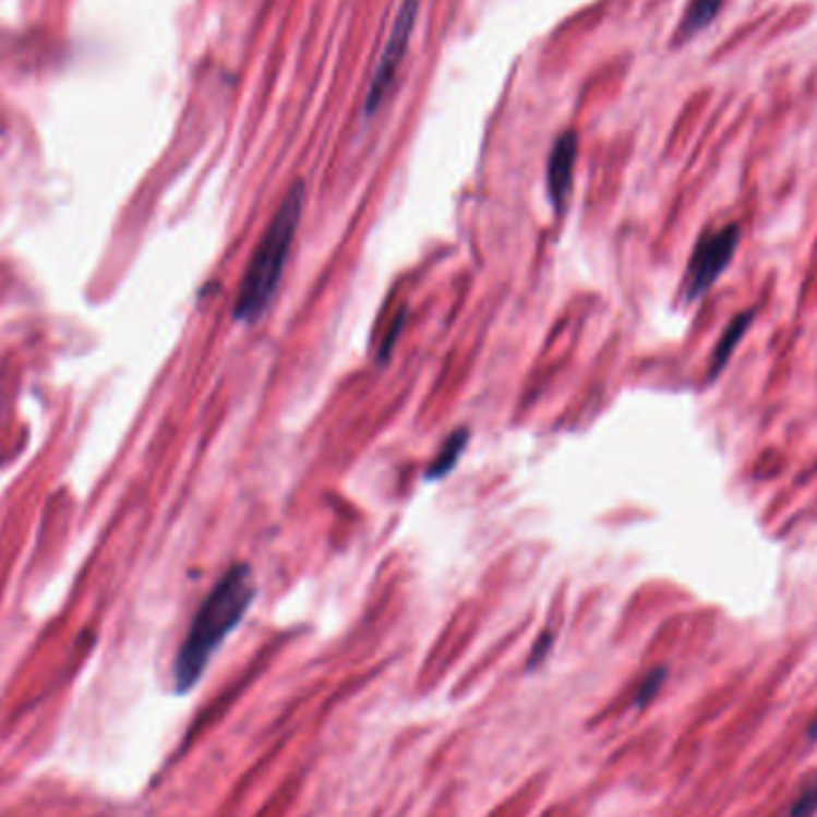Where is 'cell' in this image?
Returning a JSON list of instances; mask_svg holds the SVG:
<instances>
[{"label":"cell","mask_w":817,"mask_h":817,"mask_svg":"<svg viewBox=\"0 0 817 817\" xmlns=\"http://www.w3.org/2000/svg\"><path fill=\"white\" fill-rule=\"evenodd\" d=\"M254 598L256 584L249 564H235L213 586L208 598L201 602L190 632L178 650V658H175L172 676L178 694H190L199 684L208 662L225 644V638L240 626Z\"/></svg>","instance_id":"cell-1"},{"label":"cell","mask_w":817,"mask_h":817,"mask_svg":"<svg viewBox=\"0 0 817 817\" xmlns=\"http://www.w3.org/2000/svg\"><path fill=\"white\" fill-rule=\"evenodd\" d=\"M304 182H295L283 199L278 213L273 216L268 230L263 232L254 256H251V263L247 266L240 297H237L235 304V319L240 323L259 321L271 307L275 292H278L289 249L295 244L301 211H304Z\"/></svg>","instance_id":"cell-2"},{"label":"cell","mask_w":817,"mask_h":817,"mask_svg":"<svg viewBox=\"0 0 817 817\" xmlns=\"http://www.w3.org/2000/svg\"><path fill=\"white\" fill-rule=\"evenodd\" d=\"M664 678H668V668H656L652 672H648L644 676V682L638 684V690H636V698H634V706L638 710L648 708L652 700H656V696L660 694V688L664 686Z\"/></svg>","instance_id":"cell-9"},{"label":"cell","mask_w":817,"mask_h":817,"mask_svg":"<svg viewBox=\"0 0 817 817\" xmlns=\"http://www.w3.org/2000/svg\"><path fill=\"white\" fill-rule=\"evenodd\" d=\"M753 321H756V311H744V313H738V316L726 325V331H724L722 339H720L718 347H714V351H712L708 381H714L724 371L729 359H732V351L736 349V345L741 343V339H744V335L748 333Z\"/></svg>","instance_id":"cell-6"},{"label":"cell","mask_w":817,"mask_h":817,"mask_svg":"<svg viewBox=\"0 0 817 817\" xmlns=\"http://www.w3.org/2000/svg\"><path fill=\"white\" fill-rule=\"evenodd\" d=\"M817 813V772H813L806 784H803L801 794L796 796L794 806H791L786 817H815Z\"/></svg>","instance_id":"cell-10"},{"label":"cell","mask_w":817,"mask_h":817,"mask_svg":"<svg viewBox=\"0 0 817 817\" xmlns=\"http://www.w3.org/2000/svg\"><path fill=\"white\" fill-rule=\"evenodd\" d=\"M576 156H578V140L574 132H564L557 136L555 146H552V154L548 160V194L552 206H555L557 213L564 211L572 194V184H574V166H576Z\"/></svg>","instance_id":"cell-5"},{"label":"cell","mask_w":817,"mask_h":817,"mask_svg":"<svg viewBox=\"0 0 817 817\" xmlns=\"http://www.w3.org/2000/svg\"><path fill=\"white\" fill-rule=\"evenodd\" d=\"M741 244V228L736 223L724 225L722 230H714L700 237L698 247L694 249V256L686 268V287L684 299L696 301L708 289L720 280L724 268L732 263L736 249Z\"/></svg>","instance_id":"cell-3"},{"label":"cell","mask_w":817,"mask_h":817,"mask_svg":"<svg viewBox=\"0 0 817 817\" xmlns=\"http://www.w3.org/2000/svg\"><path fill=\"white\" fill-rule=\"evenodd\" d=\"M722 5H724V0H690L684 12V20L676 29V41L694 39L698 32L710 27L714 17L720 15Z\"/></svg>","instance_id":"cell-7"},{"label":"cell","mask_w":817,"mask_h":817,"mask_svg":"<svg viewBox=\"0 0 817 817\" xmlns=\"http://www.w3.org/2000/svg\"><path fill=\"white\" fill-rule=\"evenodd\" d=\"M806 738L810 741V744H813V741H817V714L813 718V722L808 724V734H806Z\"/></svg>","instance_id":"cell-12"},{"label":"cell","mask_w":817,"mask_h":817,"mask_svg":"<svg viewBox=\"0 0 817 817\" xmlns=\"http://www.w3.org/2000/svg\"><path fill=\"white\" fill-rule=\"evenodd\" d=\"M419 8H421L419 0H405V3H401V8H399V12H397V17L393 22V29H389V39L383 48V56L379 60V65H375V70H373L371 86H369V94H367V106H363V108H367V116H373V112L385 104L387 94L393 92L399 68H401V62H405V56L409 50L413 29H417Z\"/></svg>","instance_id":"cell-4"},{"label":"cell","mask_w":817,"mask_h":817,"mask_svg":"<svg viewBox=\"0 0 817 817\" xmlns=\"http://www.w3.org/2000/svg\"><path fill=\"white\" fill-rule=\"evenodd\" d=\"M550 646H552V634H545V636H540V638H538V644H536V648H533V652H531V660H529V670H536L538 664L545 660Z\"/></svg>","instance_id":"cell-11"},{"label":"cell","mask_w":817,"mask_h":817,"mask_svg":"<svg viewBox=\"0 0 817 817\" xmlns=\"http://www.w3.org/2000/svg\"><path fill=\"white\" fill-rule=\"evenodd\" d=\"M469 437H471V433L467 429H459V431L452 433L447 437V443L443 445V449H440V455L433 459L429 471H425V479H429V481L445 479V476L457 467L459 457L464 455V449H467Z\"/></svg>","instance_id":"cell-8"}]
</instances>
